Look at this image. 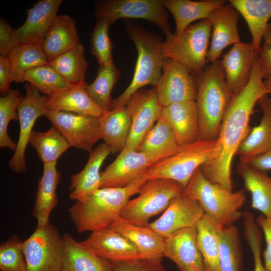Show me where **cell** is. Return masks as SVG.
<instances>
[{
  "label": "cell",
  "mask_w": 271,
  "mask_h": 271,
  "mask_svg": "<svg viewBox=\"0 0 271 271\" xmlns=\"http://www.w3.org/2000/svg\"><path fill=\"white\" fill-rule=\"evenodd\" d=\"M258 58L247 85L233 95L226 110L210 159L201 167L213 183L232 191L231 163L241 143L250 131V116L258 100L268 92L265 87Z\"/></svg>",
  "instance_id": "obj_1"
},
{
  "label": "cell",
  "mask_w": 271,
  "mask_h": 271,
  "mask_svg": "<svg viewBox=\"0 0 271 271\" xmlns=\"http://www.w3.org/2000/svg\"><path fill=\"white\" fill-rule=\"evenodd\" d=\"M148 180L147 174L124 187L100 188L89 197L76 201L68 213L80 232L95 231L109 226L120 217L122 209Z\"/></svg>",
  "instance_id": "obj_2"
},
{
  "label": "cell",
  "mask_w": 271,
  "mask_h": 271,
  "mask_svg": "<svg viewBox=\"0 0 271 271\" xmlns=\"http://www.w3.org/2000/svg\"><path fill=\"white\" fill-rule=\"evenodd\" d=\"M195 100L200 140L215 141L226 110L233 96L225 80L221 61L208 65L196 76Z\"/></svg>",
  "instance_id": "obj_3"
},
{
  "label": "cell",
  "mask_w": 271,
  "mask_h": 271,
  "mask_svg": "<svg viewBox=\"0 0 271 271\" xmlns=\"http://www.w3.org/2000/svg\"><path fill=\"white\" fill-rule=\"evenodd\" d=\"M183 194L199 202L204 213L221 228L232 224L242 214L239 209L246 201L245 190L236 192L207 180L200 167L193 174Z\"/></svg>",
  "instance_id": "obj_4"
},
{
  "label": "cell",
  "mask_w": 271,
  "mask_h": 271,
  "mask_svg": "<svg viewBox=\"0 0 271 271\" xmlns=\"http://www.w3.org/2000/svg\"><path fill=\"white\" fill-rule=\"evenodd\" d=\"M125 27L137 49L138 58L131 82L117 98L112 99L110 109L124 106L129 97L142 87L147 85L155 86L162 75L164 59L161 41L136 24L127 23Z\"/></svg>",
  "instance_id": "obj_5"
},
{
  "label": "cell",
  "mask_w": 271,
  "mask_h": 271,
  "mask_svg": "<svg viewBox=\"0 0 271 271\" xmlns=\"http://www.w3.org/2000/svg\"><path fill=\"white\" fill-rule=\"evenodd\" d=\"M211 25L206 19L191 24L177 35L170 32L161 42L164 59H172L195 76L205 69L211 36Z\"/></svg>",
  "instance_id": "obj_6"
},
{
  "label": "cell",
  "mask_w": 271,
  "mask_h": 271,
  "mask_svg": "<svg viewBox=\"0 0 271 271\" xmlns=\"http://www.w3.org/2000/svg\"><path fill=\"white\" fill-rule=\"evenodd\" d=\"M184 188L178 182L163 178L148 179L139 191V195L128 200L120 217L139 226L149 225L150 219L169 206L171 200L183 193Z\"/></svg>",
  "instance_id": "obj_7"
},
{
  "label": "cell",
  "mask_w": 271,
  "mask_h": 271,
  "mask_svg": "<svg viewBox=\"0 0 271 271\" xmlns=\"http://www.w3.org/2000/svg\"><path fill=\"white\" fill-rule=\"evenodd\" d=\"M215 141L199 140L182 145L174 155L154 164L147 173L148 179L163 178L174 180L185 189L196 170L210 158Z\"/></svg>",
  "instance_id": "obj_8"
},
{
  "label": "cell",
  "mask_w": 271,
  "mask_h": 271,
  "mask_svg": "<svg viewBox=\"0 0 271 271\" xmlns=\"http://www.w3.org/2000/svg\"><path fill=\"white\" fill-rule=\"evenodd\" d=\"M27 271H61L63 245L58 228L49 223L37 226L23 242Z\"/></svg>",
  "instance_id": "obj_9"
},
{
  "label": "cell",
  "mask_w": 271,
  "mask_h": 271,
  "mask_svg": "<svg viewBox=\"0 0 271 271\" xmlns=\"http://www.w3.org/2000/svg\"><path fill=\"white\" fill-rule=\"evenodd\" d=\"M96 18L105 17L112 23L120 19H141L160 27L165 35L171 32L169 15L161 0H108L95 5Z\"/></svg>",
  "instance_id": "obj_10"
},
{
  "label": "cell",
  "mask_w": 271,
  "mask_h": 271,
  "mask_svg": "<svg viewBox=\"0 0 271 271\" xmlns=\"http://www.w3.org/2000/svg\"><path fill=\"white\" fill-rule=\"evenodd\" d=\"M125 106L130 115L131 125L124 149L138 151L148 132L161 117L163 107L158 100L155 87L138 90L129 97Z\"/></svg>",
  "instance_id": "obj_11"
},
{
  "label": "cell",
  "mask_w": 271,
  "mask_h": 271,
  "mask_svg": "<svg viewBox=\"0 0 271 271\" xmlns=\"http://www.w3.org/2000/svg\"><path fill=\"white\" fill-rule=\"evenodd\" d=\"M26 95L19 102L17 110L20 123V133L17 147L9 162L10 168L17 173L26 170L25 152L36 120L45 116L47 111L46 96L29 83L25 85Z\"/></svg>",
  "instance_id": "obj_12"
},
{
  "label": "cell",
  "mask_w": 271,
  "mask_h": 271,
  "mask_svg": "<svg viewBox=\"0 0 271 271\" xmlns=\"http://www.w3.org/2000/svg\"><path fill=\"white\" fill-rule=\"evenodd\" d=\"M163 74L155 87L163 107L185 101H195L197 94L196 77L181 64L164 59Z\"/></svg>",
  "instance_id": "obj_13"
},
{
  "label": "cell",
  "mask_w": 271,
  "mask_h": 271,
  "mask_svg": "<svg viewBox=\"0 0 271 271\" xmlns=\"http://www.w3.org/2000/svg\"><path fill=\"white\" fill-rule=\"evenodd\" d=\"M45 116L71 147L90 152L100 140L99 118L72 112L47 110Z\"/></svg>",
  "instance_id": "obj_14"
},
{
  "label": "cell",
  "mask_w": 271,
  "mask_h": 271,
  "mask_svg": "<svg viewBox=\"0 0 271 271\" xmlns=\"http://www.w3.org/2000/svg\"><path fill=\"white\" fill-rule=\"evenodd\" d=\"M158 161L144 153L123 149L114 161L101 172L100 188L127 186L146 175Z\"/></svg>",
  "instance_id": "obj_15"
},
{
  "label": "cell",
  "mask_w": 271,
  "mask_h": 271,
  "mask_svg": "<svg viewBox=\"0 0 271 271\" xmlns=\"http://www.w3.org/2000/svg\"><path fill=\"white\" fill-rule=\"evenodd\" d=\"M204 214L199 202L183 193L173 198L162 215L149 226L166 238L179 229L195 225Z\"/></svg>",
  "instance_id": "obj_16"
},
{
  "label": "cell",
  "mask_w": 271,
  "mask_h": 271,
  "mask_svg": "<svg viewBox=\"0 0 271 271\" xmlns=\"http://www.w3.org/2000/svg\"><path fill=\"white\" fill-rule=\"evenodd\" d=\"M197 237L196 225L175 231L165 238L164 256L172 260L181 271H204Z\"/></svg>",
  "instance_id": "obj_17"
},
{
  "label": "cell",
  "mask_w": 271,
  "mask_h": 271,
  "mask_svg": "<svg viewBox=\"0 0 271 271\" xmlns=\"http://www.w3.org/2000/svg\"><path fill=\"white\" fill-rule=\"evenodd\" d=\"M62 0H41L27 10L24 23L12 35V48L20 43L41 44L58 16Z\"/></svg>",
  "instance_id": "obj_18"
},
{
  "label": "cell",
  "mask_w": 271,
  "mask_h": 271,
  "mask_svg": "<svg viewBox=\"0 0 271 271\" xmlns=\"http://www.w3.org/2000/svg\"><path fill=\"white\" fill-rule=\"evenodd\" d=\"M258 52L252 42L234 44L221 61L227 85L233 95L248 83Z\"/></svg>",
  "instance_id": "obj_19"
},
{
  "label": "cell",
  "mask_w": 271,
  "mask_h": 271,
  "mask_svg": "<svg viewBox=\"0 0 271 271\" xmlns=\"http://www.w3.org/2000/svg\"><path fill=\"white\" fill-rule=\"evenodd\" d=\"M80 243L98 256L111 262L143 258L136 246L110 227L91 232Z\"/></svg>",
  "instance_id": "obj_20"
},
{
  "label": "cell",
  "mask_w": 271,
  "mask_h": 271,
  "mask_svg": "<svg viewBox=\"0 0 271 271\" xmlns=\"http://www.w3.org/2000/svg\"><path fill=\"white\" fill-rule=\"evenodd\" d=\"M239 12L230 3L212 11L207 18L212 29L207 62L218 60L225 48L240 41L237 29Z\"/></svg>",
  "instance_id": "obj_21"
},
{
  "label": "cell",
  "mask_w": 271,
  "mask_h": 271,
  "mask_svg": "<svg viewBox=\"0 0 271 271\" xmlns=\"http://www.w3.org/2000/svg\"><path fill=\"white\" fill-rule=\"evenodd\" d=\"M87 83L72 85L46 96L48 110L65 111L99 118L103 111L89 96Z\"/></svg>",
  "instance_id": "obj_22"
},
{
  "label": "cell",
  "mask_w": 271,
  "mask_h": 271,
  "mask_svg": "<svg viewBox=\"0 0 271 271\" xmlns=\"http://www.w3.org/2000/svg\"><path fill=\"white\" fill-rule=\"evenodd\" d=\"M110 153V148L104 143L89 152V158L83 169L71 176L70 199L75 201L86 199L100 188V169Z\"/></svg>",
  "instance_id": "obj_23"
},
{
  "label": "cell",
  "mask_w": 271,
  "mask_h": 271,
  "mask_svg": "<svg viewBox=\"0 0 271 271\" xmlns=\"http://www.w3.org/2000/svg\"><path fill=\"white\" fill-rule=\"evenodd\" d=\"M161 117L170 126L180 146L200 140L195 101H185L164 107Z\"/></svg>",
  "instance_id": "obj_24"
},
{
  "label": "cell",
  "mask_w": 271,
  "mask_h": 271,
  "mask_svg": "<svg viewBox=\"0 0 271 271\" xmlns=\"http://www.w3.org/2000/svg\"><path fill=\"white\" fill-rule=\"evenodd\" d=\"M109 227L127 238L136 246L143 258L162 260L165 238L149 226L134 225L119 217Z\"/></svg>",
  "instance_id": "obj_25"
},
{
  "label": "cell",
  "mask_w": 271,
  "mask_h": 271,
  "mask_svg": "<svg viewBox=\"0 0 271 271\" xmlns=\"http://www.w3.org/2000/svg\"><path fill=\"white\" fill-rule=\"evenodd\" d=\"M262 111L259 124L250 130L235 155L240 161L247 162L271 149V97L266 94L257 102Z\"/></svg>",
  "instance_id": "obj_26"
},
{
  "label": "cell",
  "mask_w": 271,
  "mask_h": 271,
  "mask_svg": "<svg viewBox=\"0 0 271 271\" xmlns=\"http://www.w3.org/2000/svg\"><path fill=\"white\" fill-rule=\"evenodd\" d=\"M79 44L74 19L68 15H58L41 45L49 62Z\"/></svg>",
  "instance_id": "obj_27"
},
{
  "label": "cell",
  "mask_w": 271,
  "mask_h": 271,
  "mask_svg": "<svg viewBox=\"0 0 271 271\" xmlns=\"http://www.w3.org/2000/svg\"><path fill=\"white\" fill-rule=\"evenodd\" d=\"M56 163L43 164L32 213L37 221V226H44L50 223V214L58 203L56 190L61 175L57 169Z\"/></svg>",
  "instance_id": "obj_28"
},
{
  "label": "cell",
  "mask_w": 271,
  "mask_h": 271,
  "mask_svg": "<svg viewBox=\"0 0 271 271\" xmlns=\"http://www.w3.org/2000/svg\"><path fill=\"white\" fill-rule=\"evenodd\" d=\"M236 172L242 178L245 189L251 194V207L271 220V177L266 171L242 161H239Z\"/></svg>",
  "instance_id": "obj_29"
},
{
  "label": "cell",
  "mask_w": 271,
  "mask_h": 271,
  "mask_svg": "<svg viewBox=\"0 0 271 271\" xmlns=\"http://www.w3.org/2000/svg\"><path fill=\"white\" fill-rule=\"evenodd\" d=\"M62 241L61 271H113L111 262L93 253L68 233L63 235Z\"/></svg>",
  "instance_id": "obj_30"
},
{
  "label": "cell",
  "mask_w": 271,
  "mask_h": 271,
  "mask_svg": "<svg viewBox=\"0 0 271 271\" xmlns=\"http://www.w3.org/2000/svg\"><path fill=\"white\" fill-rule=\"evenodd\" d=\"M131 120L126 106L104 111L99 118L100 139L115 154L121 152L128 140Z\"/></svg>",
  "instance_id": "obj_31"
},
{
  "label": "cell",
  "mask_w": 271,
  "mask_h": 271,
  "mask_svg": "<svg viewBox=\"0 0 271 271\" xmlns=\"http://www.w3.org/2000/svg\"><path fill=\"white\" fill-rule=\"evenodd\" d=\"M162 1L164 7L174 17L176 24L175 34L177 35L181 34L192 22L207 19L212 11L226 4L224 0Z\"/></svg>",
  "instance_id": "obj_32"
},
{
  "label": "cell",
  "mask_w": 271,
  "mask_h": 271,
  "mask_svg": "<svg viewBox=\"0 0 271 271\" xmlns=\"http://www.w3.org/2000/svg\"><path fill=\"white\" fill-rule=\"evenodd\" d=\"M247 23L252 43L259 52L263 35L271 18V0H229Z\"/></svg>",
  "instance_id": "obj_33"
},
{
  "label": "cell",
  "mask_w": 271,
  "mask_h": 271,
  "mask_svg": "<svg viewBox=\"0 0 271 271\" xmlns=\"http://www.w3.org/2000/svg\"><path fill=\"white\" fill-rule=\"evenodd\" d=\"M180 146L170 126L160 117L145 137L138 151L160 161L175 154Z\"/></svg>",
  "instance_id": "obj_34"
},
{
  "label": "cell",
  "mask_w": 271,
  "mask_h": 271,
  "mask_svg": "<svg viewBox=\"0 0 271 271\" xmlns=\"http://www.w3.org/2000/svg\"><path fill=\"white\" fill-rule=\"evenodd\" d=\"M10 68V81L25 82L24 76L28 70L49 63L38 43H20L14 46L7 56Z\"/></svg>",
  "instance_id": "obj_35"
},
{
  "label": "cell",
  "mask_w": 271,
  "mask_h": 271,
  "mask_svg": "<svg viewBox=\"0 0 271 271\" xmlns=\"http://www.w3.org/2000/svg\"><path fill=\"white\" fill-rule=\"evenodd\" d=\"M196 226L197 243L203 258L204 271H220L219 233L221 228L205 214Z\"/></svg>",
  "instance_id": "obj_36"
},
{
  "label": "cell",
  "mask_w": 271,
  "mask_h": 271,
  "mask_svg": "<svg viewBox=\"0 0 271 271\" xmlns=\"http://www.w3.org/2000/svg\"><path fill=\"white\" fill-rule=\"evenodd\" d=\"M48 64L71 85L85 82V74L88 63L84 55V48L79 44L49 62Z\"/></svg>",
  "instance_id": "obj_37"
},
{
  "label": "cell",
  "mask_w": 271,
  "mask_h": 271,
  "mask_svg": "<svg viewBox=\"0 0 271 271\" xmlns=\"http://www.w3.org/2000/svg\"><path fill=\"white\" fill-rule=\"evenodd\" d=\"M36 150L43 164L57 162L70 147V144L54 125L47 131L33 130L29 141Z\"/></svg>",
  "instance_id": "obj_38"
},
{
  "label": "cell",
  "mask_w": 271,
  "mask_h": 271,
  "mask_svg": "<svg viewBox=\"0 0 271 271\" xmlns=\"http://www.w3.org/2000/svg\"><path fill=\"white\" fill-rule=\"evenodd\" d=\"M219 238L220 271H242V247L237 227L232 224L222 227Z\"/></svg>",
  "instance_id": "obj_39"
},
{
  "label": "cell",
  "mask_w": 271,
  "mask_h": 271,
  "mask_svg": "<svg viewBox=\"0 0 271 271\" xmlns=\"http://www.w3.org/2000/svg\"><path fill=\"white\" fill-rule=\"evenodd\" d=\"M120 75V71L113 62L99 66L94 80L86 86L89 96L103 111L111 108V93Z\"/></svg>",
  "instance_id": "obj_40"
},
{
  "label": "cell",
  "mask_w": 271,
  "mask_h": 271,
  "mask_svg": "<svg viewBox=\"0 0 271 271\" xmlns=\"http://www.w3.org/2000/svg\"><path fill=\"white\" fill-rule=\"evenodd\" d=\"M24 79L40 93L46 96L72 86L63 79L49 64L28 70L25 73Z\"/></svg>",
  "instance_id": "obj_41"
},
{
  "label": "cell",
  "mask_w": 271,
  "mask_h": 271,
  "mask_svg": "<svg viewBox=\"0 0 271 271\" xmlns=\"http://www.w3.org/2000/svg\"><path fill=\"white\" fill-rule=\"evenodd\" d=\"M23 95L18 89H11L0 97V147L15 151L17 144L9 136L8 127L12 120L19 119L17 107Z\"/></svg>",
  "instance_id": "obj_42"
},
{
  "label": "cell",
  "mask_w": 271,
  "mask_h": 271,
  "mask_svg": "<svg viewBox=\"0 0 271 271\" xmlns=\"http://www.w3.org/2000/svg\"><path fill=\"white\" fill-rule=\"evenodd\" d=\"M112 22L105 17L97 18L90 36V51L97 59L99 66L113 63L112 44L108 35V29Z\"/></svg>",
  "instance_id": "obj_43"
},
{
  "label": "cell",
  "mask_w": 271,
  "mask_h": 271,
  "mask_svg": "<svg viewBox=\"0 0 271 271\" xmlns=\"http://www.w3.org/2000/svg\"><path fill=\"white\" fill-rule=\"evenodd\" d=\"M23 242L15 235L0 244L1 271H27Z\"/></svg>",
  "instance_id": "obj_44"
},
{
  "label": "cell",
  "mask_w": 271,
  "mask_h": 271,
  "mask_svg": "<svg viewBox=\"0 0 271 271\" xmlns=\"http://www.w3.org/2000/svg\"><path fill=\"white\" fill-rule=\"evenodd\" d=\"M242 217L244 235L253 256V271H270L265 268L261 260V233L253 214L249 211H245L243 212Z\"/></svg>",
  "instance_id": "obj_45"
},
{
  "label": "cell",
  "mask_w": 271,
  "mask_h": 271,
  "mask_svg": "<svg viewBox=\"0 0 271 271\" xmlns=\"http://www.w3.org/2000/svg\"><path fill=\"white\" fill-rule=\"evenodd\" d=\"M111 264L113 271H167L160 259L138 258Z\"/></svg>",
  "instance_id": "obj_46"
},
{
  "label": "cell",
  "mask_w": 271,
  "mask_h": 271,
  "mask_svg": "<svg viewBox=\"0 0 271 271\" xmlns=\"http://www.w3.org/2000/svg\"><path fill=\"white\" fill-rule=\"evenodd\" d=\"M263 43L258 52V60L263 78L271 77V24L269 23L262 37Z\"/></svg>",
  "instance_id": "obj_47"
},
{
  "label": "cell",
  "mask_w": 271,
  "mask_h": 271,
  "mask_svg": "<svg viewBox=\"0 0 271 271\" xmlns=\"http://www.w3.org/2000/svg\"><path fill=\"white\" fill-rule=\"evenodd\" d=\"M255 221L263 231L266 243V249L263 252L264 265L266 269L271 271V220L260 215Z\"/></svg>",
  "instance_id": "obj_48"
},
{
  "label": "cell",
  "mask_w": 271,
  "mask_h": 271,
  "mask_svg": "<svg viewBox=\"0 0 271 271\" xmlns=\"http://www.w3.org/2000/svg\"><path fill=\"white\" fill-rule=\"evenodd\" d=\"M14 29L9 23L0 19V55L7 57L12 49V35Z\"/></svg>",
  "instance_id": "obj_49"
},
{
  "label": "cell",
  "mask_w": 271,
  "mask_h": 271,
  "mask_svg": "<svg viewBox=\"0 0 271 271\" xmlns=\"http://www.w3.org/2000/svg\"><path fill=\"white\" fill-rule=\"evenodd\" d=\"M10 63L7 57L0 55V92L2 96L11 89Z\"/></svg>",
  "instance_id": "obj_50"
},
{
  "label": "cell",
  "mask_w": 271,
  "mask_h": 271,
  "mask_svg": "<svg viewBox=\"0 0 271 271\" xmlns=\"http://www.w3.org/2000/svg\"><path fill=\"white\" fill-rule=\"evenodd\" d=\"M254 167L266 171L271 170V149L266 152L247 161Z\"/></svg>",
  "instance_id": "obj_51"
},
{
  "label": "cell",
  "mask_w": 271,
  "mask_h": 271,
  "mask_svg": "<svg viewBox=\"0 0 271 271\" xmlns=\"http://www.w3.org/2000/svg\"><path fill=\"white\" fill-rule=\"evenodd\" d=\"M263 83L266 88L268 94H271V77L263 81Z\"/></svg>",
  "instance_id": "obj_52"
}]
</instances>
